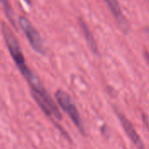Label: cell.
I'll use <instances>...</instances> for the list:
<instances>
[{
    "mask_svg": "<svg viewBox=\"0 0 149 149\" xmlns=\"http://www.w3.org/2000/svg\"><path fill=\"white\" fill-rule=\"evenodd\" d=\"M1 30H2V34L4 39V42L6 44V46L9 50V52L15 62L17 67L18 68L20 73L26 78L28 75H30L32 72L31 70L26 65L25 60H24V56L22 52V50L20 48L19 43L15 37L14 33L10 30V28L7 25L5 22H2L1 24Z\"/></svg>",
    "mask_w": 149,
    "mask_h": 149,
    "instance_id": "6da1fadb",
    "label": "cell"
},
{
    "mask_svg": "<svg viewBox=\"0 0 149 149\" xmlns=\"http://www.w3.org/2000/svg\"><path fill=\"white\" fill-rule=\"evenodd\" d=\"M143 56H144V58H145V61L146 63L148 64L149 68V52L148 50H144V52H143Z\"/></svg>",
    "mask_w": 149,
    "mask_h": 149,
    "instance_id": "ba28073f",
    "label": "cell"
},
{
    "mask_svg": "<svg viewBox=\"0 0 149 149\" xmlns=\"http://www.w3.org/2000/svg\"><path fill=\"white\" fill-rule=\"evenodd\" d=\"M114 112L119 119V120L120 121V124L123 127L124 132L126 133V134L127 135V137L130 139V141L134 143V145L138 148H144L145 146L142 143V141L141 139V137L139 136V134H137V132L135 131L134 126L131 124V122L129 121V120L124 115V113L122 112H120L119 110L118 107H114Z\"/></svg>",
    "mask_w": 149,
    "mask_h": 149,
    "instance_id": "277c9868",
    "label": "cell"
},
{
    "mask_svg": "<svg viewBox=\"0 0 149 149\" xmlns=\"http://www.w3.org/2000/svg\"><path fill=\"white\" fill-rule=\"evenodd\" d=\"M25 3H27V4H29V5H31V0H23Z\"/></svg>",
    "mask_w": 149,
    "mask_h": 149,
    "instance_id": "9c48e42d",
    "label": "cell"
},
{
    "mask_svg": "<svg viewBox=\"0 0 149 149\" xmlns=\"http://www.w3.org/2000/svg\"><path fill=\"white\" fill-rule=\"evenodd\" d=\"M78 23H79V25L82 31V33L85 37V39L90 48V50L92 51V52L95 55H100V50H99V46H98V44L93 35V33L91 32V31L89 30L88 26L86 25V22L81 18V17H79L78 18Z\"/></svg>",
    "mask_w": 149,
    "mask_h": 149,
    "instance_id": "8992f818",
    "label": "cell"
},
{
    "mask_svg": "<svg viewBox=\"0 0 149 149\" xmlns=\"http://www.w3.org/2000/svg\"><path fill=\"white\" fill-rule=\"evenodd\" d=\"M104 2L107 3V7L109 8L110 11L112 12V14L117 23L118 27L121 30V31L124 34H127L131 30V26H130L128 20L127 19V17H125V15L122 12L121 7L118 2V0H104Z\"/></svg>",
    "mask_w": 149,
    "mask_h": 149,
    "instance_id": "5b68a950",
    "label": "cell"
},
{
    "mask_svg": "<svg viewBox=\"0 0 149 149\" xmlns=\"http://www.w3.org/2000/svg\"><path fill=\"white\" fill-rule=\"evenodd\" d=\"M1 3H2L3 11L5 13L6 17L8 18L9 22L11 24L12 27L16 31H17V24H16V21H15L14 13H13V11L11 10V7H10V1L9 0H1Z\"/></svg>",
    "mask_w": 149,
    "mask_h": 149,
    "instance_id": "52a82bcc",
    "label": "cell"
},
{
    "mask_svg": "<svg viewBox=\"0 0 149 149\" xmlns=\"http://www.w3.org/2000/svg\"><path fill=\"white\" fill-rule=\"evenodd\" d=\"M148 3H149V0H148Z\"/></svg>",
    "mask_w": 149,
    "mask_h": 149,
    "instance_id": "30bf717a",
    "label": "cell"
},
{
    "mask_svg": "<svg viewBox=\"0 0 149 149\" xmlns=\"http://www.w3.org/2000/svg\"><path fill=\"white\" fill-rule=\"evenodd\" d=\"M18 24L24 34L25 35L27 40L30 43L31 48L40 55H45V48L44 45V41L38 33V31L34 28V26L31 24V22L24 16H20L18 17Z\"/></svg>",
    "mask_w": 149,
    "mask_h": 149,
    "instance_id": "3957f363",
    "label": "cell"
},
{
    "mask_svg": "<svg viewBox=\"0 0 149 149\" xmlns=\"http://www.w3.org/2000/svg\"><path fill=\"white\" fill-rule=\"evenodd\" d=\"M55 99L58 104V106L62 108V110L68 114V116L71 118L73 124L76 126V127L79 130V132L83 135H86L82 120L80 118L79 113L77 109V107L75 106L74 102L72 101L70 95L65 93L63 90H58L55 93Z\"/></svg>",
    "mask_w": 149,
    "mask_h": 149,
    "instance_id": "7a4b0ae2",
    "label": "cell"
}]
</instances>
